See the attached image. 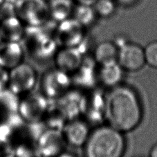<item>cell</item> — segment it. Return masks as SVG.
<instances>
[{
  "label": "cell",
  "mask_w": 157,
  "mask_h": 157,
  "mask_svg": "<svg viewBox=\"0 0 157 157\" xmlns=\"http://www.w3.org/2000/svg\"><path fill=\"white\" fill-rule=\"evenodd\" d=\"M74 0H52L48 6L49 15L60 22L69 19L74 13Z\"/></svg>",
  "instance_id": "obj_15"
},
{
  "label": "cell",
  "mask_w": 157,
  "mask_h": 157,
  "mask_svg": "<svg viewBox=\"0 0 157 157\" xmlns=\"http://www.w3.org/2000/svg\"><path fill=\"white\" fill-rule=\"evenodd\" d=\"M48 107V100L44 94L28 93L20 99L18 113L26 123H38L44 118Z\"/></svg>",
  "instance_id": "obj_4"
},
{
  "label": "cell",
  "mask_w": 157,
  "mask_h": 157,
  "mask_svg": "<svg viewBox=\"0 0 157 157\" xmlns=\"http://www.w3.org/2000/svg\"><path fill=\"white\" fill-rule=\"evenodd\" d=\"M117 62L124 71H140L146 65L144 48L136 43L126 41L118 47Z\"/></svg>",
  "instance_id": "obj_7"
},
{
  "label": "cell",
  "mask_w": 157,
  "mask_h": 157,
  "mask_svg": "<svg viewBox=\"0 0 157 157\" xmlns=\"http://www.w3.org/2000/svg\"><path fill=\"white\" fill-rule=\"evenodd\" d=\"M118 47L113 41H103L94 48L93 59L98 65L117 61Z\"/></svg>",
  "instance_id": "obj_14"
},
{
  "label": "cell",
  "mask_w": 157,
  "mask_h": 157,
  "mask_svg": "<svg viewBox=\"0 0 157 157\" xmlns=\"http://www.w3.org/2000/svg\"><path fill=\"white\" fill-rule=\"evenodd\" d=\"M136 1V0H116V3L118 4H119L124 6H129L131 5H133Z\"/></svg>",
  "instance_id": "obj_23"
},
{
  "label": "cell",
  "mask_w": 157,
  "mask_h": 157,
  "mask_svg": "<svg viewBox=\"0 0 157 157\" xmlns=\"http://www.w3.org/2000/svg\"><path fill=\"white\" fill-rule=\"evenodd\" d=\"M72 85L71 78L59 69L49 70L43 75V94L48 99L57 100L64 95Z\"/></svg>",
  "instance_id": "obj_5"
},
{
  "label": "cell",
  "mask_w": 157,
  "mask_h": 157,
  "mask_svg": "<svg viewBox=\"0 0 157 157\" xmlns=\"http://www.w3.org/2000/svg\"><path fill=\"white\" fill-rule=\"evenodd\" d=\"M20 99L8 87L0 90V110L6 114L17 113Z\"/></svg>",
  "instance_id": "obj_18"
},
{
  "label": "cell",
  "mask_w": 157,
  "mask_h": 157,
  "mask_svg": "<svg viewBox=\"0 0 157 157\" xmlns=\"http://www.w3.org/2000/svg\"><path fill=\"white\" fill-rule=\"evenodd\" d=\"M2 41V38H1V36H0V42H1Z\"/></svg>",
  "instance_id": "obj_28"
},
{
  "label": "cell",
  "mask_w": 157,
  "mask_h": 157,
  "mask_svg": "<svg viewBox=\"0 0 157 157\" xmlns=\"http://www.w3.org/2000/svg\"><path fill=\"white\" fill-rule=\"evenodd\" d=\"M75 3L77 4H83V5H89L93 6L96 3L97 0H74Z\"/></svg>",
  "instance_id": "obj_24"
},
{
  "label": "cell",
  "mask_w": 157,
  "mask_h": 157,
  "mask_svg": "<svg viewBox=\"0 0 157 157\" xmlns=\"http://www.w3.org/2000/svg\"><path fill=\"white\" fill-rule=\"evenodd\" d=\"M24 46L29 56L37 63H45L55 57L58 44L54 37L40 29V26H31L24 31Z\"/></svg>",
  "instance_id": "obj_3"
},
{
  "label": "cell",
  "mask_w": 157,
  "mask_h": 157,
  "mask_svg": "<svg viewBox=\"0 0 157 157\" xmlns=\"http://www.w3.org/2000/svg\"><path fill=\"white\" fill-rule=\"evenodd\" d=\"M36 82V74L29 64L20 63L9 72L8 88L17 95L29 93Z\"/></svg>",
  "instance_id": "obj_6"
},
{
  "label": "cell",
  "mask_w": 157,
  "mask_h": 157,
  "mask_svg": "<svg viewBox=\"0 0 157 157\" xmlns=\"http://www.w3.org/2000/svg\"><path fill=\"white\" fill-rule=\"evenodd\" d=\"M91 131L87 121L75 118L67 122L62 132L66 143L78 148L83 147Z\"/></svg>",
  "instance_id": "obj_10"
},
{
  "label": "cell",
  "mask_w": 157,
  "mask_h": 157,
  "mask_svg": "<svg viewBox=\"0 0 157 157\" xmlns=\"http://www.w3.org/2000/svg\"><path fill=\"white\" fill-rule=\"evenodd\" d=\"M9 78V72L8 70L0 66V90L7 87Z\"/></svg>",
  "instance_id": "obj_22"
},
{
  "label": "cell",
  "mask_w": 157,
  "mask_h": 157,
  "mask_svg": "<svg viewBox=\"0 0 157 157\" xmlns=\"http://www.w3.org/2000/svg\"><path fill=\"white\" fill-rule=\"evenodd\" d=\"M143 118V107L138 92L121 84L109 89L105 95V119L122 133L135 130Z\"/></svg>",
  "instance_id": "obj_1"
},
{
  "label": "cell",
  "mask_w": 157,
  "mask_h": 157,
  "mask_svg": "<svg viewBox=\"0 0 157 157\" xmlns=\"http://www.w3.org/2000/svg\"><path fill=\"white\" fill-rule=\"evenodd\" d=\"M124 72L118 62L115 61L99 65L97 78L104 87L109 89L123 84Z\"/></svg>",
  "instance_id": "obj_12"
},
{
  "label": "cell",
  "mask_w": 157,
  "mask_h": 157,
  "mask_svg": "<svg viewBox=\"0 0 157 157\" xmlns=\"http://www.w3.org/2000/svg\"><path fill=\"white\" fill-rule=\"evenodd\" d=\"M85 29L74 18L67 19L61 21L54 38L62 47H78L82 40Z\"/></svg>",
  "instance_id": "obj_9"
},
{
  "label": "cell",
  "mask_w": 157,
  "mask_h": 157,
  "mask_svg": "<svg viewBox=\"0 0 157 157\" xmlns=\"http://www.w3.org/2000/svg\"><path fill=\"white\" fill-rule=\"evenodd\" d=\"M146 65L157 69V40L149 42L144 48Z\"/></svg>",
  "instance_id": "obj_21"
},
{
  "label": "cell",
  "mask_w": 157,
  "mask_h": 157,
  "mask_svg": "<svg viewBox=\"0 0 157 157\" xmlns=\"http://www.w3.org/2000/svg\"><path fill=\"white\" fill-rule=\"evenodd\" d=\"M65 143L61 130L48 128L40 134L36 148L42 157H57L62 152Z\"/></svg>",
  "instance_id": "obj_8"
},
{
  "label": "cell",
  "mask_w": 157,
  "mask_h": 157,
  "mask_svg": "<svg viewBox=\"0 0 157 157\" xmlns=\"http://www.w3.org/2000/svg\"><path fill=\"white\" fill-rule=\"evenodd\" d=\"M14 132L6 123H0V156L12 152L14 146Z\"/></svg>",
  "instance_id": "obj_19"
},
{
  "label": "cell",
  "mask_w": 157,
  "mask_h": 157,
  "mask_svg": "<svg viewBox=\"0 0 157 157\" xmlns=\"http://www.w3.org/2000/svg\"><path fill=\"white\" fill-rule=\"evenodd\" d=\"M84 157H123L127 149L124 134L109 124L92 129L83 145Z\"/></svg>",
  "instance_id": "obj_2"
},
{
  "label": "cell",
  "mask_w": 157,
  "mask_h": 157,
  "mask_svg": "<svg viewBox=\"0 0 157 157\" xmlns=\"http://www.w3.org/2000/svg\"><path fill=\"white\" fill-rule=\"evenodd\" d=\"M117 5L116 0H97L93 7L98 17L109 18L115 13Z\"/></svg>",
  "instance_id": "obj_20"
},
{
  "label": "cell",
  "mask_w": 157,
  "mask_h": 157,
  "mask_svg": "<svg viewBox=\"0 0 157 157\" xmlns=\"http://www.w3.org/2000/svg\"><path fill=\"white\" fill-rule=\"evenodd\" d=\"M57 68L67 74H74L82 63V54L78 47H62L55 56Z\"/></svg>",
  "instance_id": "obj_11"
},
{
  "label": "cell",
  "mask_w": 157,
  "mask_h": 157,
  "mask_svg": "<svg viewBox=\"0 0 157 157\" xmlns=\"http://www.w3.org/2000/svg\"><path fill=\"white\" fill-rule=\"evenodd\" d=\"M24 30L20 21L10 19L2 24L0 28V36L5 41L20 42L23 38Z\"/></svg>",
  "instance_id": "obj_16"
},
{
  "label": "cell",
  "mask_w": 157,
  "mask_h": 157,
  "mask_svg": "<svg viewBox=\"0 0 157 157\" xmlns=\"http://www.w3.org/2000/svg\"><path fill=\"white\" fill-rule=\"evenodd\" d=\"M57 157H77V156L71 153L62 152L60 154H59V155Z\"/></svg>",
  "instance_id": "obj_26"
},
{
  "label": "cell",
  "mask_w": 157,
  "mask_h": 157,
  "mask_svg": "<svg viewBox=\"0 0 157 157\" xmlns=\"http://www.w3.org/2000/svg\"><path fill=\"white\" fill-rule=\"evenodd\" d=\"M0 157H15V156H13V154H4V155L0 156Z\"/></svg>",
  "instance_id": "obj_27"
},
{
  "label": "cell",
  "mask_w": 157,
  "mask_h": 157,
  "mask_svg": "<svg viewBox=\"0 0 157 157\" xmlns=\"http://www.w3.org/2000/svg\"><path fill=\"white\" fill-rule=\"evenodd\" d=\"M148 157H157V143L151 147Z\"/></svg>",
  "instance_id": "obj_25"
},
{
  "label": "cell",
  "mask_w": 157,
  "mask_h": 157,
  "mask_svg": "<svg viewBox=\"0 0 157 157\" xmlns=\"http://www.w3.org/2000/svg\"><path fill=\"white\" fill-rule=\"evenodd\" d=\"M72 15L73 18L85 28L94 24L98 17L93 6L83 4L75 5Z\"/></svg>",
  "instance_id": "obj_17"
},
{
  "label": "cell",
  "mask_w": 157,
  "mask_h": 157,
  "mask_svg": "<svg viewBox=\"0 0 157 157\" xmlns=\"http://www.w3.org/2000/svg\"><path fill=\"white\" fill-rule=\"evenodd\" d=\"M24 50L20 42L3 40L0 42V66L11 69L22 62Z\"/></svg>",
  "instance_id": "obj_13"
}]
</instances>
